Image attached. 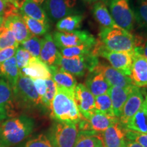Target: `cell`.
I'll use <instances>...</instances> for the list:
<instances>
[{
	"label": "cell",
	"mask_w": 147,
	"mask_h": 147,
	"mask_svg": "<svg viewBox=\"0 0 147 147\" xmlns=\"http://www.w3.org/2000/svg\"><path fill=\"white\" fill-rule=\"evenodd\" d=\"M34 120L26 115L15 116L0 123V145L11 147L27 138L34 131Z\"/></svg>",
	"instance_id": "1"
},
{
	"label": "cell",
	"mask_w": 147,
	"mask_h": 147,
	"mask_svg": "<svg viewBox=\"0 0 147 147\" xmlns=\"http://www.w3.org/2000/svg\"><path fill=\"white\" fill-rule=\"evenodd\" d=\"M51 117L58 122L78 124L83 119L74 100V92L57 87L51 106Z\"/></svg>",
	"instance_id": "2"
},
{
	"label": "cell",
	"mask_w": 147,
	"mask_h": 147,
	"mask_svg": "<svg viewBox=\"0 0 147 147\" xmlns=\"http://www.w3.org/2000/svg\"><path fill=\"white\" fill-rule=\"evenodd\" d=\"M12 93L16 109L27 112L46 110L32 78L20 74L15 87L12 89Z\"/></svg>",
	"instance_id": "3"
},
{
	"label": "cell",
	"mask_w": 147,
	"mask_h": 147,
	"mask_svg": "<svg viewBox=\"0 0 147 147\" xmlns=\"http://www.w3.org/2000/svg\"><path fill=\"white\" fill-rule=\"evenodd\" d=\"M99 38V41L110 51L134 53L135 48L140 47L138 40L131 33L118 26L102 27Z\"/></svg>",
	"instance_id": "4"
},
{
	"label": "cell",
	"mask_w": 147,
	"mask_h": 147,
	"mask_svg": "<svg viewBox=\"0 0 147 147\" xmlns=\"http://www.w3.org/2000/svg\"><path fill=\"white\" fill-rule=\"evenodd\" d=\"M100 63L98 57L92 53L84 56L67 58L60 55L55 62V66L59 69L67 71L73 76L82 77L87 71H92Z\"/></svg>",
	"instance_id": "5"
},
{
	"label": "cell",
	"mask_w": 147,
	"mask_h": 147,
	"mask_svg": "<svg viewBox=\"0 0 147 147\" xmlns=\"http://www.w3.org/2000/svg\"><path fill=\"white\" fill-rule=\"evenodd\" d=\"M78 133L76 124L56 121L51 127L47 137L53 147H74Z\"/></svg>",
	"instance_id": "6"
},
{
	"label": "cell",
	"mask_w": 147,
	"mask_h": 147,
	"mask_svg": "<svg viewBox=\"0 0 147 147\" xmlns=\"http://www.w3.org/2000/svg\"><path fill=\"white\" fill-rule=\"evenodd\" d=\"M92 54L97 57H102L105 58L112 67L126 76H130L134 53L108 51L97 40L92 51Z\"/></svg>",
	"instance_id": "7"
},
{
	"label": "cell",
	"mask_w": 147,
	"mask_h": 147,
	"mask_svg": "<svg viewBox=\"0 0 147 147\" xmlns=\"http://www.w3.org/2000/svg\"><path fill=\"white\" fill-rule=\"evenodd\" d=\"M108 5L110 14L116 25L129 32H131L135 18L129 0H109Z\"/></svg>",
	"instance_id": "8"
},
{
	"label": "cell",
	"mask_w": 147,
	"mask_h": 147,
	"mask_svg": "<svg viewBox=\"0 0 147 147\" xmlns=\"http://www.w3.org/2000/svg\"><path fill=\"white\" fill-rule=\"evenodd\" d=\"M53 38L58 49L81 45L95 47L97 41L86 30H76L70 33L55 32L53 34Z\"/></svg>",
	"instance_id": "9"
},
{
	"label": "cell",
	"mask_w": 147,
	"mask_h": 147,
	"mask_svg": "<svg viewBox=\"0 0 147 147\" xmlns=\"http://www.w3.org/2000/svg\"><path fill=\"white\" fill-rule=\"evenodd\" d=\"M76 0H46L43 9L53 22L59 21L66 16L74 13Z\"/></svg>",
	"instance_id": "10"
},
{
	"label": "cell",
	"mask_w": 147,
	"mask_h": 147,
	"mask_svg": "<svg viewBox=\"0 0 147 147\" xmlns=\"http://www.w3.org/2000/svg\"><path fill=\"white\" fill-rule=\"evenodd\" d=\"M129 77L134 85L140 88L147 87V59L138 47L134 49Z\"/></svg>",
	"instance_id": "11"
},
{
	"label": "cell",
	"mask_w": 147,
	"mask_h": 147,
	"mask_svg": "<svg viewBox=\"0 0 147 147\" xmlns=\"http://www.w3.org/2000/svg\"><path fill=\"white\" fill-rule=\"evenodd\" d=\"M146 91L134 85L131 93L129 95L127 100L125 103L121 111L119 121L122 126L125 127L128 121L137 113L144 100Z\"/></svg>",
	"instance_id": "12"
},
{
	"label": "cell",
	"mask_w": 147,
	"mask_h": 147,
	"mask_svg": "<svg viewBox=\"0 0 147 147\" xmlns=\"http://www.w3.org/2000/svg\"><path fill=\"white\" fill-rule=\"evenodd\" d=\"M74 100L82 117L88 119L95 113V97L82 83L77 84L74 90Z\"/></svg>",
	"instance_id": "13"
},
{
	"label": "cell",
	"mask_w": 147,
	"mask_h": 147,
	"mask_svg": "<svg viewBox=\"0 0 147 147\" xmlns=\"http://www.w3.org/2000/svg\"><path fill=\"white\" fill-rule=\"evenodd\" d=\"M15 116L12 89L6 80L0 78V123Z\"/></svg>",
	"instance_id": "14"
},
{
	"label": "cell",
	"mask_w": 147,
	"mask_h": 147,
	"mask_svg": "<svg viewBox=\"0 0 147 147\" xmlns=\"http://www.w3.org/2000/svg\"><path fill=\"white\" fill-rule=\"evenodd\" d=\"M126 129L120 122L110 126L99 136L104 147H126Z\"/></svg>",
	"instance_id": "15"
},
{
	"label": "cell",
	"mask_w": 147,
	"mask_h": 147,
	"mask_svg": "<svg viewBox=\"0 0 147 147\" xmlns=\"http://www.w3.org/2000/svg\"><path fill=\"white\" fill-rule=\"evenodd\" d=\"M3 25L12 32L18 44H22L33 36L24 22L21 12L3 18Z\"/></svg>",
	"instance_id": "16"
},
{
	"label": "cell",
	"mask_w": 147,
	"mask_h": 147,
	"mask_svg": "<svg viewBox=\"0 0 147 147\" xmlns=\"http://www.w3.org/2000/svg\"><path fill=\"white\" fill-rule=\"evenodd\" d=\"M94 69L102 74L111 87H127L133 84L129 76L104 62H100Z\"/></svg>",
	"instance_id": "17"
},
{
	"label": "cell",
	"mask_w": 147,
	"mask_h": 147,
	"mask_svg": "<svg viewBox=\"0 0 147 147\" xmlns=\"http://www.w3.org/2000/svg\"><path fill=\"white\" fill-rule=\"evenodd\" d=\"M20 74L32 79L51 78V72L49 66L44 63L40 58L32 57L26 67L20 70Z\"/></svg>",
	"instance_id": "18"
},
{
	"label": "cell",
	"mask_w": 147,
	"mask_h": 147,
	"mask_svg": "<svg viewBox=\"0 0 147 147\" xmlns=\"http://www.w3.org/2000/svg\"><path fill=\"white\" fill-rule=\"evenodd\" d=\"M84 85L94 97L108 93L111 87L102 74L95 69L88 73Z\"/></svg>",
	"instance_id": "19"
},
{
	"label": "cell",
	"mask_w": 147,
	"mask_h": 147,
	"mask_svg": "<svg viewBox=\"0 0 147 147\" xmlns=\"http://www.w3.org/2000/svg\"><path fill=\"white\" fill-rule=\"evenodd\" d=\"M60 53L51 34H47L42 38L40 59L47 65H54Z\"/></svg>",
	"instance_id": "20"
},
{
	"label": "cell",
	"mask_w": 147,
	"mask_h": 147,
	"mask_svg": "<svg viewBox=\"0 0 147 147\" xmlns=\"http://www.w3.org/2000/svg\"><path fill=\"white\" fill-rule=\"evenodd\" d=\"M134 87V84L127 87H110L108 94L112 101L114 115L117 118L120 117L125 103L127 100L129 95L131 93Z\"/></svg>",
	"instance_id": "21"
},
{
	"label": "cell",
	"mask_w": 147,
	"mask_h": 147,
	"mask_svg": "<svg viewBox=\"0 0 147 147\" xmlns=\"http://www.w3.org/2000/svg\"><path fill=\"white\" fill-rule=\"evenodd\" d=\"M126 129L147 134V93L140 108L125 127Z\"/></svg>",
	"instance_id": "22"
},
{
	"label": "cell",
	"mask_w": 147,
	"mask_h": 147,
	"mask_svg": "<svg viewBox=\"0 0 147 147\" xmlns=\"http://www.w3.org/2000/svg\"><path fill=\"white\" fill-rule=\"evenodd\" d=\"M90 131L102 133L109 127L120 122L116 117H109L100 112L95 110V113L87 119Z\"/></svg>",
	"instance_id": "23"
},
{
	"label": "cell",
	"mask_w": 147,
	"mask_h": 147,
	"mask_svg": "<svg viewBox=\"0 0 147 147\" xmlns=\"http://www.w3.org/2000/svg\"><path fill=\"white\" fill-rule=\"evenodd\" d=\"M51 78L57 87H63L71 92H74L77 85V82L74 76L67 71L59 69L55 65L49 66Z\"/></svg>",
	"instance_id": "24"
},
{
	"label": "cell",
	"mask_w": 147,
	"mask_h": 147,
	"mask_svg": "<svg viewBox=\"0 0 147 147\" xmlns=\"http://www.w3.org/2000/svg\"><path fill=\"white\" fill-rule=\"evenodd\" d=\"M19 76L20 70L14 56L0 65V78L6 80L12 89L15 87Z\"/></svg>",
	"instance_id": "25"
},
{
	"label": "cell",
	"mask_w": 147,
	"mask_h": 147,
	"mask_svg": "<svg viewBox=\"0 0 147 147\" xmlns=\"http://www.w3.org/2000/svg\"><path fill=\"white\" fill-rule=\"evenodd\" d=\"M21 14L33 19L49 24V19L43 8L32 0H24L19 8Z\"/></svg>",
	"instance_id": "26"
},
{
	"label": "cell",
	"mask_w": 147,
	"mask_h": 147,
	"mask_svg": "<svg viewBox=\"0 0 147 147\" xmlns=\"http://www.w3.org/2000/svg\"><path fill=\"white\" fill-rule=\"evenodd\" d=\"M92 12L95 21L100 24L102 27L108 28L117 26L113 21L107 6L104 1H98L95 2V4L92 8Z\"/></svg>",
	"instance_id": "27"
},
{
	"label": "cell",
	"mask_w": 147,
	"mask_h": 147,
	"mask_svg": "<svg viewBox=\"0 0 147 147\" xmlns=\"http://www.w3.org/2000/svg\"><path fill=\"white\" fill-rule=\"evenodd\" d=\"M81 14H72L62 18L57 23L56 27L59 32L70 33L79 30L82 21Z\"/></svg>",
	"instance_id": "28"
},
{
	"label": "cell",
	"mask_w": 147,
	"mask_h": 147,
	"mask_svg": "<svg viewBox=\"0 0 147 147\" xmlns=\"http://www.w3.org/2000/svg\"><path fill=\"white\" fill-rule=\"evenodd\" d=\"M101 141L99 133L93 131H79L74 147H95Z\"/></svg>",
	"instance_id": "29"
},
{
	"label": "cell",
	"mask_w": 147,
	"mask_h": 147,
	"mask_svg": "<svg viewBox=\"0 0 147 147\" xmlns=\"http://www.w3.org/2000/svg\"><path fill=\"white\" fill-rule=\"evenodd\" d=\"M134 11L135 21L147 34V0H138Z\"/></svg>",
	"instance_id": "30"
},
{
	"label": "cell",
	"mask_w": 147,
	"mask_h": 147,
	"mask_svg": "<svg viewBox=\"0 0 147 147\" xmlns=\"http://www.w3.org/2000/svg\"><path fill=\"white\" fill-rule=\"evenodd\" d=\"M21 16L24 22L26 24L29 31L33 36H41L47 34L49 29V24L43 23L22 14Z\"/></svg>",
	"instance_id": "31"
},
{
	"label": "cell",
	"mask_w": 147,
	"mask_h": 147,
	"mask_svg": "<svg viewBox=\"0 0 147 147\" xmlns=\"http://www.w3.org/2000/svg\"><path fill=\"white\" fill-rule=\"evenodd\" d=\"M95 110L104 115L109 117H115L111 99L108 93L95 97Z\"/></svg>",
	"instance_id": "32"
},
{
	"label": "cell",
	"mask_w": 147,
	"mask_h": 147,
	"mask_svg": "<svg viewBox=\"0 0 147 147\" xmlns=\"http://www.w3.org/2000/svg\"><path fill=\"white\" fill-rule=\"evenodd\" d=\"M94 47L89 45H81L77 47L63 48L59 49L61 56L67 58L77 57L84 56L92 53V51Z\"/></svg>",
	"instance_id": "33"
},
{
	"label": "cell",
	"mask_w": 147,
	"mask_h": 147,
	"mask_svg": "<svg viewBox=\"0 0 147 147\" xmlns=\"http://www.w3.org/2000/svg\"><path fill=\"white\" fill-rule=\"evenodd\" d=\"M41 38L33 36L29 39L21 44V47L28 51L34 57L39 58L41 50Z\"/></svg>",
	"instance_id": "34"
},
{
	"label": "cell",
	"mask_w": 147,
	"mask_h": 147,
	"mask_svg": "<svg viewBox=\"0 0 147 147\" xmlns=\"http://www.w3.org/2000/svg\"><path fill=\"white\" fill-rule=\"evenodd\" d=\"M46 83H47V92L45 96L42 99V103L45 106L46 109L51 110V106L52 102L54 99L55 95L57 93V87L55 82L53 81L52 78L46 79Z\"/></svg>",
	"instance_id": "35"
},
{
	"label": "cell",
	"mask_w": 147,
	"mask_h": 147,
	"mask_svg": "<svg viewBox=\"0 0 147 147\" xmlns=\"http://www.w3.org/2000/svg\"><path fill=\"white\" fill-rule=\"evenodd\" d=\"M19 147H53L47 136L41 134L24 142Z\"/></svg>",
	"instance_id": "36"
},
{
	"label": "cell",
	"mask_w": 147,
	"mask_h": 147,
	"mask_svg": "<svg viewBox=\"0 0 147 147\" xmlns=\"http://www.w3.org/2000/svg\"><path fill=\"white\" fill-rule=\"evenodd\" d=\"M14 57H15L16 64H17L19 70H21L23 67H26L30 61L31 59L32 58V56L30 53L21 47H18Z\"/></svg>",
	"instance_id": "37"
},
{
	"label": "cell",
	"mask_w": 147,
	"mask_h": 147,
	"mask_svg": "<svg viewBox=\"0 0 147 147\" xmlns=\"http://www.w3.org/2000/svg\"><path fill=\"white\" fill-rule=\"evenodd\" d=\"M125 138L127 140L136 142L141 146L147 147V134L126 129Z\"/></svg>",
	"instance_id": "38"
},
{
	"label": "cell",
	"mask_w": 147,
	"mask_h": 147,
	"mask_svg": "<svg viewBox=\"0 0 147 147\" xmlns=\"http://www.w3.org/2000/svg\"><path fill=\"white\" fill-rule=\"evenodd\" d=\"M35 89L39 95L40 99L43 98L47 92V83L45 79H32Z\"/></svg>",
	"instance_id": "39"
},
{
	"label": "cell",
	"mask_w": 147,
	"mask_h": 147,
	"mask_svg": "<svg viewBox=\"0 0 147 147\" xmlns=\"http://www.w3.org/2000/svg\"><path fill=\"white\" fill-rule=\"evenodd\" d=\"M17 49L18 47H11L0 51V65L3 62H4L5 61L8 60L10 58H12V57H14L15 55Z\"/></svg>",
	"instance_id": "40"
},
{
	"label": "cell",
	"mask_w": 147,
	"mask_h": 147,
	"mask_svg": "<svg viewBox=\"0 0 147 147\" xmlns=\"http://www.w3.org/2000/svg\"><path fill=\"white\" fill-rule=\"evenodd\" d=\"M8 6V2L4 0H0V15L3 16Z\"/></svg>",
	"instance_id": "41"
},
{
	"label": "cell",
	"mask_w": 147,
	"mask_h": 147,
	"mask_svg": "<svg viewBox=\"0 0 147 147\" xmlns=\"http://www.w3.org/2000/svg\"><path fill=\"white\" fill-rule=\"evenodd\" d=\"M4 1H5L6 2H8V3H11V4L14 5V6H15L16 8L18 9H19L20 7H21V3L19 2V1H18V0H4Z\"/></svg>",
	"instance_id": "42"
},
{
	"label": "cell",
	"mask_w": 147,
	"mask_h": 147,
	"mask_svg": "<svg viewBox=\"0 0 147 147\" xmlns=\"http://www.w3.org/2000/svg\"><path fill=\"white\" fill-rule=\"evenodd\" d=\"M138 48L140 49V50L141 53L143 54V55L147 59V41L145 42L144 46H142V47H140Z\"/></svg>",
	"instance_id": "43"
},
{
	"label": "cell",
	"mask_w": 147,
	"mask_h": 147,
	"mask_svg": "<svg viewBox=\"0 0 147 147\" xmlns=\"http://www.w3.org/2000/svg\"><path fill=\"white\" fill-rule=\"evenodd\" d=\"M126 147H142L140 145L137 144L136 142H133V141H130L126 140Z\"/></svg>",
	"instance_id": "44"
},
{
	"label": "cell",
	"mask_w": 147,
	"mask_h": 147,
	"mask_svg": "<svg viewBox=\"0 0 147 147\" xmlns=\"http://www.w3.org/2000/svg\"><path fill=\"white\" fill-rule=\"evenodd\" d=\"M33 1H34L35 3H36L37 4H38V5H42V4H43L45 2V1L46 0H32Z\"/></svg>",
	"instance_id": "45"
},
{
	"label": "cell",
	"mask_w": 147,
	"mask_h": 147,
	"mask_svg": "<svg viewBox=\"0 0 147 147\" xmlns=\"http://www.w3.org/2000/svg\"><path fill=\"white\" fill-rule=\"evenodd\" d=\"M83 1L87 3H93V2H97V1H100V0H83Z\"/></svg>",
	"instance_id": "46"
},
{
	"label": "cell",
	"mask_w": 147,
	"mask_h": 147,
	"mask_svg": "<svg viewBox=\"0 0 147 147\" xmlns=\"http://www.w3.org/2000/svg\"><path fill=\"white\" fill-rule=\"evenodd\" d=\"M3 23V17L2 16L0 15V27L2 26Z\"/></svg>",
	"instance_id": "47"
},
{
	"label": "cell",
	"mask_w": 147,
	"mask_h": 147,
	"mask_svg": "<svg viewBox=\"0 0 147 147\" xmlns=\"http://www.w3.org/2000/svg\"><path fill=\"white\" fill-rule=\"evenodd\" d=\"M95 147H104V144H103L102 142V141H101V142H100V143H99V144H97V146H95Z\"/></svg>",
	"instance_id": "48"
},
{
	"label": "cell",
	"mask_w": 147,
	"mask_h": 147,
	"mask_svg": "<svg viewBox=\"0 0 147 147\" xmlns=\"http://www.w3.org/2000/svg\"><path fill=\"white\" fill-rule=\"evenodd\" d=\"M0 147H4V146H1V145H0Z\"/></svg>",
	"instance_id": "49"
}]
</instances>
